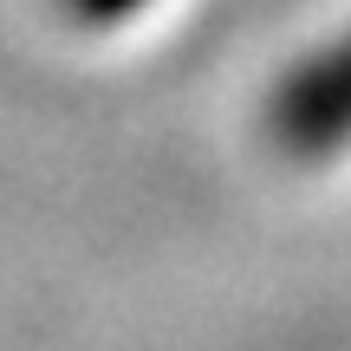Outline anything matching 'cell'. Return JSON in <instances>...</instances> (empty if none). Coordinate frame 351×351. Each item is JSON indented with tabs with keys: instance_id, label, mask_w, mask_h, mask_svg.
Returning <instances> with one entry per match:
<instances>
[{
	"instance_id": "obj_2",
	"label": "cell",
	"mask_w": 351,
	"mask_h": 351,
	"mask_svg": "<svg viewBox=\"0 0 351 351\" xmlns=\"http://www.w3.org/2000/svg\"><path fill=\"white\" fill-rule=\"evenodd\" d=\"M52 7H59L65 20H78V26H117V20H130V13H143L150 0H52Z\"/></svg>"
},
{
	"instance_id": "obj_1",
	"label": "cell",
	"mask_w": 351,
	"mask_h": 351,
	"mask_svg": "<svg viewBox=\"0 0 351 351\" xmlns=\"http://www.w3.org/2000/svg\"><path fill=\"white\" fill-rule=\"evenodd\" d=\"M267 143L293 163H326L351 143V33L313 46L267 91Z\"/></svg>"
}]
</instances>
